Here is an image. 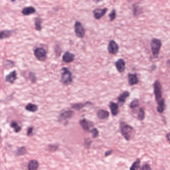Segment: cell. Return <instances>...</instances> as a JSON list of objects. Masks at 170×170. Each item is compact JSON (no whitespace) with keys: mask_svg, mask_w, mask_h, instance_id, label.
Wrapping results in <instances>:
<instances>
[{"mask_svg":"<svg viewBox=\"0 0 170 170\" xmlns=\"http://www.w3.org/2000/svg\"><path fill=\"white\" fill-rule=\"evenodd\" d=\"M107 49L111 54H116L118 53L119 47L117 42L114 40H110L109 42Z\"/></svg>","mask_w":170,"mask_h":170,"instance_id":"52a82bcc","label":"cell"},{"mask_svg":"<svg viewBox=\"0 0 170 170\" xmlns=\"http://www.w3.org/2000/svg\"><path fill=\"white\" fill-rule=\"evenodd\" d=\"M35 10L34 8L32 7H26L23 9L22 12L25 16H28V15L35 13Z\"/></svg>","mask_w":170,"mask_h":170,"instance_id":"44dd1931","label":"cell"},{"mask_svg":"<svg viewBox=\"0 0 170 170\" xmlns=\"http://www.w3.org/2000/svg\"><path fill=\"white\" fill-rule=\"evenodd\" d=\"M157 110L160 113H162L165 110L166 108V104H165V100L164 98H162L161 100H160L159 101L157 102Z\"/></svg>","mask_w":170,"mask_h":170,"instance_id":"2e32d148","label":"cell"},{"mask_svg":"<svg viewBox=\"0 0 170 170\" xmlns=\"http://www.w3.org/2000/svg\"><path fill=\"white\" fill-rule=\"evenodd\" d=\"M74 28L76 37L80 39H82L84 37L85 34V30L81 22L76 21L74 25Z\"/></svg>","mask_w":170,"mask_h":170,"instance_id":"5b68a950","label":"cell"},{"mask_svg":"<svg viewBox=\"0 0 170 170\" xmlns=\"http://www.w3.org/2000/svg\"><path fill=\"white\" fill-rule=\"evenodd\" d=\"M17 78V72L15 70H14L7 75V76L6 77V80L7 81V82L12 83H14L15 81L16 80Z\"/></svg>","mask_w":170,"mask_h":170,"instance_id":"e0dca14e","label":"cell"},{"mask_svg":"<svg viewBox=\"0 0 170 170\" xmlns=\"http://www.w3.org/2000/svg\"><path fill=\"white\" fill-rule=\"evenodd\" d=\"M145 117V113L143 108H141L139 110L138 114V119L140 121H142L144 119Z\"/></svg>","mask_w":170,"mask_h":170,"instance_id":"d4e9b609","label":"cell"},{"mask_svg":"<svg viewBox=\"0 0 170 170\" xmlns=\"http://www.w3.org/2000/svg\"><path fill=\"white\" fill-rule=\"evenodd\" d=\"M91 143H92V141H91V139L88 138L85 139V140L84 145L86 147V148H89L90 146L91 145Z\"/></svg>","mask_w":170,"mask_h":170,"instance_id":"1f68e13d","label":"cell"},{"mask_svg":"<svg viewBox=\"0 0 170 170\" xmlns=\"http://www.w3.org/2000/svg\"><path fill=\"white\" fill-rule=\"evenodd\" d=\"M39 166L38 162L35 160H32L28 163V170H37Z\"/></svg>","mask_w":170,"mask_h":170,"instance_id":"ffe728a7","label":"cell"},{"mask_svg":"<svg viewBox=\"0 0 170 170\" xmlns=\"http://www.w3.org/2000/svg\"><path fill=\"white\" fill-rule=\"evenodd\" d=\"M11 126L12 128H14L16 132H19L21 130V127L19 126L18 123L16 122H15V121H13L11 123Z\"/></svg>","mask_w":170,"mask_h":170,"instance_id":"f1b7e54d","label":"cell"},{"mask_svg":"<svg viewBox=\"0 0 170 170\" xmlns=\"http://www.w3.org/2000/svg\"><path fill=\"white\" fill-rule=\"evenodd\" d=\"M26 152V148L25 147H22L19 148V149H18L17 154L18 155L20 156V155L25 154Z\"/></svg>","mask_w":170,"mask_h":170,"instance_id":"f546056e","label":"cell"},{"mask_svg":"<svg viewBox=\"0 0 170 170\" xmlns=\"http://www.w3.org/2000/svg\"><path fill=\"white\" fill-rule=\"evenodd\" d=\"M74 112L73 111L67 110L62 112L60 115V118L61 119L67 120L70 119L74 115Z\"/></svg>","mask_w":170,"mask_h":170,"instance_id":"ac0fdd59","label":"cell"},{"mask_svg":"<svg viewBox=\"0 0 170 170\" xmlns=\"http://www.w3.org/2000/svg\"><path fill=\"white\" fill-rule=\"evenodd\" d=\"M108 9L105 8L104 9L101 8H96L93 11V15L95 19H99L103 17L106 14Z\"/></svg>","mask_w":170,"mask_h":170,"instance_id":"ba28073f","label":"cell"},{"mask_svg":"<svg viewBox=\"0 0 170 170\" xmlns=\"http://www.w3.org/2000/svg\"><path fill=\"white\" fill-rule=\"evenodd\" d=\"M91 103L90 102H86L85 103H79L74 104L71 105L72 108L76 109V110H80L83 107H85L88 105H91Z\"/></svg>","mask_w":170,"mask_h":170,"instance_id":"d6986e66","label":"cell"},{"mask_svg":"<svg viewBox=\"0 0 170 170\" xmlns=\"http://www.w3.org/2000/svg\"><path fill=\"white\" fill-rule=\"evenodd\" d=\"M109 18L110 19V21L111 22H113L114 19H116V10L115 9L112 10L111 12L108 15Z\"/></svg>","mask_w":170,"mask_h":170,"instance_id":"83f0119b","label":"cell"},{"mask_svg":"<svg viewBox=\"0 0 170 170\" xmlns=\"http://www.w3.org/2000/svg\"><path fill=\"white\" fill-rule=\"evenodd\" d=\"M162 46V42L160 40L156 38L152 39L150 43V47L153 56L155 58H158Z\"/></svg>","mask_w":170,"mask_h":170,"instance_id":"7a4b0ae2","label":"cell"},{"mask_svg":"<svg viewBox=\"0 0 170 170\" xmlns=\"http://www.w3.org/2000/svg\"><path fill=\"white\" fill-rule=\"evenodd\" d=\"M97 116L100 119H105L109 117V113L108 111L100 109L97 112Z\"/></svg>","mask_w":170,"mask_h":170,"instance_id":"9a60e30c","label":"cell"},{"mask_svg":"<svg viewBox=\"0 0 170 170\" xmlns=\"http://www.w3.org/2000/svg\"><path fill=\"white\" fill-rule=\"evenodd\" d=\"M112 152H113V150H109V151H106L105 153V157H107V156H108L109 155L111 154Z\"/></svg>","mask_w":170,"mask_h":170,"instance_id":"d590c367","label":"cell"},{"mask_svg":"<svg viewBox=\"0 0 170 170\" xmlns=\"http://www.w3.org/2000/svg\"><path fill=\"white\" fill-rule=\"evenodd\" d=\"M128 83L130 86H133L138 84L139 79L137 76V74H131L129 73L128 74Z\"/></svg>","mask_w":170,"mask_h":170,"instance_id":"8fae6325","label":"cell"},{"mask_svg":"<svg viewBox=\"0 0 170 170\" xmlns=\"http://www.w3.org/2000/svg\"><path fill=\"white\" fill-rule=\"evenodd\" d=\"M154 94L155 99L157 102L159 101L162 99V85L161 83L158 80L155 81L153 83Z\"/></svg>","mask_w":170,"mask_h":170,"instance_id":"277c9868","label":"cell"},{"mask_svg":"<svg viewBox=\"0 0 170 170\" xmlns=\"http://www.w3.org/2000/svg\"><path fill=\"white\" fill-rule=\"evenodd\" d=\"M109 107L111 110V112L113 115L116 116L119 112V107L118 104L114 102L111 101L109 104Z\"/></svg>","mask_w":170,"mask_h":170,"instance_id":"4fadbf2b","label":"cell"},{"mask_svg":"<svg viewBox=\"0 0 170 170\" xmlns=\"http://www.w3.org/2000/svg\"><path fill=\"white\" fill-rule=\"evenodd\" d=\"M139 105V100L138 99H134L130 103V107L131 108H135L138 107Z\"/></svg>","mask_w":170,"mask_h":170,"instance_id":"4316f807","label":"cell"},{"mask_svg":"<svg viewBox=\"0 0 170 170\" xmlns=\"http://www.w3.org/2000/svg\"><path fill=\"white\" fill-rule=\"evenodd\" d=\"M90 132H91L92 133V137L93 138H96V137L98 136L99 135V131L96 128H93L91 130Z\"/></svg>","mask_w":170,"mask_h":170,"instance_id":"4dcf8cb0","label":"cell"},{"mask_svg":"<svg viewBox=\"0 0 170 170\" xmlns=\"http://www.w3.org/2000/svg\"><path fill=\"white\" fill-rule=\"evenodd\" d=\"M140 170H152V169H151L150 165L148 164H145L142 166Z\"/></svg>","mask_w":170,"mask_h":170,"instance_id":"d6a6232c","label":"cell"},{"mask_svg":"<svg viewBox=\"0 0 170 170\" xmlns=\"http://www.w3.org/2000/svg\"><path fill=\"white\" fill-rule=\"evenodd\" d=\"M75 59V55L70 53L69 51L65 52L62 56V60L63 62H65L66 63H70L74 62V60Z\"/></svg>","mask_w":170,"mask_h":170,"instance_id":"7c38bea8","label":"cell"},{"mask_svg":"<svg viewBox=\"0 0 170 170\" xmlns=\"http://www.w3.org/2000/svg\"><path fill=\"white\" fill-rule=\"evenodd\" d=\"M61 80L65 85H69L72 83V72L67 67H63L61 70Z\"/></svg>","mask_w":170,"mask_h":170,"instance_id":"6da1fadb","label":"cell"},{"mask_svg":"<svg viewBox=\"0 0 170 170\" xmlns=\"http://www.w3.org/2000/svg\"><path fill=\"white\" fill-rule=\"evenodd\" d=\"M130 95V94L129 91H124L118 97V102L119 103H124L125 102H126V100L129 97Z\"/></svg>","mask_w":170,"mask_h":170,"instance_id":"5bb4252c","label":"cell"},{"mask_svg":"<svg viewBox=\"0 0 170 170\" xmlns=\"http://www.w3.org/2000/svg\"><path fill=\"white\" fill-rule=\"evenodd\" d=\"M12 31L5 30L3 31H0V39H4L7 38L12 35Z\"/></svg>","mask_w":170,"mask_h":170,"instance_id":"7402d4cb","label":"cell"},{"mask_svg":"<svg viewBox=\"0 0 170 170\" xmlns=\"http://www.w3.org/2000/svg\"><path fill=\"white\" fill-rule=\"evenodd\" d=\"M115 65L118 72L122 73L126 69V62L123 58H119L115 62Z\"/></svg>","mask_w":170,"mask_h":170,"instance_id":"9c48e42d","label":"cell"},{"mask_svg":"<svg viewBox=\"0 0 170 170\" xmlns=\"http://www.w3.org/2000/svg\"><path fill=\"white\" fill-rule=\"evenodd\" d=\"M79 124L82 127L83 129L86 132H90V128L93 126V123L91 121H88L86 119H83L79 121Z\"/></svg>","mask_w":170,"mask_h":170,"instance_id":"30bf717a","label":"cell"},{"mask_svg":"<svg viewBox=\"0 0 170 170\" xmlns=\"http://www.w3.org/2000/svg\"><path fill=\"white\" fill-rule=\"evenodd\" d=\"M35 27L38 31L42 30V20L40 18H37L35 21Z\"/></svg>","mask_w":170,"mask_h":170,"instance_id":"484cf974","label":"cell"},{"mask_svg":"<svg viewBox=\"0 0 170 170\" xmlns=\"http://www.w3.org/2000/svg\"><path fill=\"white\" fill-rule=\"evenodd\" d=\"M140 159H137L132 165L130 170H138L140 166Z\"/></svg>","mask_w":170,"mask_h":170,"instance_id":"603a6c76","label":"cell"},{"mask_svg":"<svg viewBox=\"0 0 170 170\" xmlns=\"http://www.w3.org/2000/svg\"><path fill=\"white\" fill-rule=\"evenodd\" d=\"M166 137L167 140L168 141V142H170V133H168L167 134Z\"/></svg>","mask_w":170,"mask_h":170,"instance_id":"8d00e7d4","label":"cell"},{"mask_svg":"<svg viewBox=\"0 0 170 170\" xmlns=\"http://www.w3.org/2000/svg\"><path fill=\"white\" fill-rule=\"evenodd\" d=\"M34 54L36 58L40 61H44L47 57L46 50L42 47H38L34 51Z\"/></svg>","mask_w":170,"mask_h":170,"instance_id":"8992f818","label":"cell"},{"mask_svg":"<svg viewBox=\"0 0 170 170\" xmlns=\"http://www.w3.org/2000/svg\"><path fill=\"white\" fill-rule=\"evenodd\" d=\"M133 128L132 127L124 122H121L120 123V130L121 134L126 140H130L131 136L133 131Z\"/></svg>","mask_w":170,"mask_h":170,"instance_id":"3957f363","label":"cell"},{"mask_svg":"<svg viewBox=\"0 0 170 170\" xmlns=\"http://www.w3.org/2000/svg\"><path fill=\"white\" fill-rule=\"evenodd\" d=\"M26 109L27 110L31 111V112H35L37 109V106L35 104L29 103L26 105Z\"/></svg>","mask_w":170,"mask_h":170,"instance_id":"cb8c5ba5","label":"cell"},{"mask_svg":"<svg viewBox=\"0 0 170 170\" xmlns=\"http://www.w3.org/2000/svg\"><path fill=\"white\" fill-rule=\"evenodd\" d=\"M33 132V128L30 127V128H28V130L27 134L28 136H31V135H32Z\"/></svg>","mask_w":170,"mask_h":170,"instance_id":"836d02e7","label":"cell"},{"mask_svg":"<svg viewBox=\"0 0 170 170\" xmlns=\"http://www.w3.org/2000/svg\"><path fill=\"white\" fill-rule=\"evenodd\" d=\"M58 146H49V148H50L49 149H50V150H51V151H56V150L58 149Z\"/></svg>","mask_w":170,"mask_h":170,"instance_id":"e575fe53","label":"cell"}]
</instances>
